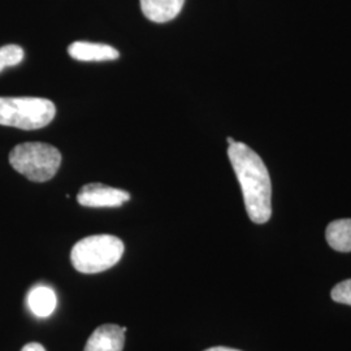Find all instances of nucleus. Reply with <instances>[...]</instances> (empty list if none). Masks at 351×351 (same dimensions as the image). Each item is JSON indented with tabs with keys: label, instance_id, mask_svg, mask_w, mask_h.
I'll list each match as a JSON object with an SVG mask.
<instances>
[{
	"label": "nucleus",
	"instance_id": "7ed1b4c3",
	"mask_svg": "<svg viewBox=\"0 0 351 351\" xmlns=\"http://www.w3.org/2000/svg\"><path fill=\"white\" fill-rule=\"evenodd\" d=\"M10 163L20 175L33 182H46L58 173L62 154L42 142H27L16 146L10 154Z\"/></svg>",
	"mask_w": 351,
	"mask_h": 351
},
{
	"label": "nucleus",
	"instance_id": "9d476101",
	"mask_svg": "<svg viewBox=\"0 0 351 351\" xmlns=\"http://www.w3.org/2000/svg\"><path fill=\"white\" fill-rule=\"evenodd\" d=\"M326 242L333 250L341 252L351 251V219H341L330 223L326 228Z\"/></svg>",
	"mask_w": 351,
	"mask_h": 351
},
{
	"label": "nucleus",
	"instance_id": "0eeeda50",
	"mask_svg": "<svg viewBox=\"0 0 351 351\" xmlns=\"http://www.w3.org/2000/svg\"><path fill=\"white\" fill-rule=\"evenodd\" d=\"M68 53L78 62H110L120 56V52L112 46L93 42H75L69 45Z\"/></svg>",
	"mask_w": 351,
	"mask_h": 351
},
{
	"label": "nucleus",
	"instance_id": "6e6552de",
	"mask_svg": "<svg viewBox=\"0 0 351 351\" xmlns=\"http://www.w3.org/2000/svg\"><path fill=\"white\" fill-rule=\"evenodd\" d=\"M143 14L156 24H164L176 19L181 12L185 0H139Z\"/></svg>",
	"mask_w": 351,
	"mask_h": 351
},
{
	"label": "nucleus",
	"instance_id": "9b49d317",
	"mask_svg": "<svg viewBox=\"0 0 351 351\" xmlns=\"http://www.w3.org/2000/svg\"><path fill=\"white\" fill-rule=\"evenodd\" d=\"M24 50L17 45H7L0 47V72L8 66H16L24 60Z\"/></svg>",
	"mask_w": 351,
	"mask_h": 351
},
{
	"label": "nucleus",
	"instance_id": "f8f14e48",
	"mask_svg": "<svg viewBox=\"0 0 351 351\" xmlns=\"http://www.w3.org/2000/svg\"><path fill=\"white\" fill-rule=\"evenodd\" d=\"M330 295L333 301L351 306V278L336 285L332 290Z\"/></svg>",
	"mask_w": 351,
	"mask_h": 351
},
{
	"label": "nucleus",
	"instance_id": "f257e3e1",
	"mask_svg": "<svg viewBox=\"0 0 351 351\" xmlns=\"http://www.w3.org/2000/svg\"><path fill=\"white\" fill-rule=\"evenodd\" d=\"M228 156L239 178L251 221L267 223L272 215V185L262 158L241 142L229 146Z\"/></svg>",
	"mask_w": 351,
	"mask_h": 351
},
{
	"label": "nucleus",
	"instance_id": "2eb2a0df",
	"mask_svg": "<svg viewBox=\"0 0 351 351\" xmlns=\"http://www.w3.org/2000/svg\"><path fill=\"white\" fill-rule=\"evenodd\" d=\"M226 141H228V143H229V146H230V145H233V143H236V141H234V139H233V138H230V137H229V138L226 139Z\"/></svg>",
	"mask_w": 351,
	"mask_h": 351
},
{
	"label": "nucleus",
	"instance_id": "39448f33",
	"mask_svg": "<svg viewBox=\"0 0 351 351\" xmlns=\"http://www.w3.org/2000/svg\"><path fill=\"white\" fill-rule=\"evenodd\" d=\"M130 199V194L121 189L106 186L101 182L88 184L77 194V202L84 207L104 208L120 207Z\"/></svg>",
	"mask_w": 351,
	"mask_h": 351
},
{
	"label": "nucleus",
	"instance_id": "1a4fd4ad",
	"mask_svg": "<svg viewBox=\"0 0 351 351\" xmlns=\"http://www.w3.org/2000/svg\"><path fill=\"white\" fill-rule=\"evenodd\" d=\"M27 306L38 317H49L58 306V297L49 287L39 285L32 289L27 294Z\"/></svg>",
	"mask_w": 351,
	"mask_h": 351
},
{
	"label": "nucleus",
	"instance_id": "423d86ee",
	"mask_svg": "<svg viewBox=\"0 0 351 351\" xmlns=\"http://www.w3.org/2000/svg\"><path fill=\"white\" fill-rule=\"evenodd\" d=\"M125 332L116 324H104L88 337L84 351H123Z\"/></svg>",
	"mask_w": 351,
	"mask_h": 351
},
{
	"label": "nucleus",
	"instance_id": "f03ea898",
	"mask_svg": "<svg viewBox=\"0 0 351 351\" xmlns=\"http://www.w3.org/2000/svg\"><path fill=\"white\" fill-rule=\"evenodd\" d=\"M124 254L123 241L111 234H97L78 241L71 252L75 271L86 275L104 272L120 262Z\"/></svg>",
	"mask_w": 351,
	"mask_h": 351
},
{
	"label": "nucleus",
	"instance_id": "20e7f679",
	"mask_svg": "<svg viewBox=\"0 0 351 351\" xmlns=\"http://www.w3.org/2000/svg\"><path fill=\"white\" fill-rule=\"evenodd\" d=\"M55 114V104L45 98L0 97V125L37 130L49 125Z\"/></svg>",
	"mask_w": 351,
	"mask_h": 351
},
{
	"label": "nucleus",
	"instance_id": "4468645a",
	"mask_svg": "<svg viewBox=\"0 0 351 351\" xmlns=\"http://www.w3.org/2000/svg\"><path fill=\"white\" fill-rule=\"evenodd\" d=\"M204 351H241L236 350V349H230V348H224V346H216V348H211Z\"/></svg>",
	"mask_w": 351,
	"mask_h": 351
},
{
	"label": "nucleus",
	"instance_id": "ddd939ff",
	"mask_svg": "<svg viewBox=\"0 0 351 351\" xmlns=\"http://www.w3.org/2000/svg\"><path fill=\"white\" fill-rule=\"evenodd\" d=\"M21 351H46V349L40 343H38V342H30V343L25 345L21 349Z\"/></svg>",
	"mask_w": 351,
	"mask_h": 351
}]
</instances>
